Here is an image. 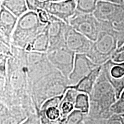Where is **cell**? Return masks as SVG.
I'll use <instances>...</instances> for the list:
<instances>
[{"label": "cell", "instance_id": "obj_27", "mask_svg": "<svg viewBox=\"0 0 124 124\" xmlns=\"http://www.w3.org/2000/svg\"><path fill=\"white\" fill-rule=\"evenodd\" d=\"M48 120V119H47ZM47 124H62L59 121H49L48 120Z\"/></svg>", "mask_w": 124, "mask_h": 124}, {"label": "cell", "instance_id": "obj_29", "mask_svg": "<svg viewBox=\"0 0 124 124\" xmlns=\"http://www.w3.org/2000/svg\"><path fill=\"white\" fill-rule=\"evenodd\" d=\"M40 1H42V2H43V1H47V0H40Z\"/></svg>", "mask_w": 124, "mask_h": 124}, {"label": "cell", "instance_id": "obj_13", "mask_svg": "<svg viewBox=\"0 0 124 124\" xmlns=\"http://www.w3.org/2000/svg\"><path fill=\"white\" fill-rule=\"evenodd\" d=\"M75 89H70L67 92L65 97L62 100L60 104V110L62 117H66L69 115L75 108V103L77 96L78 94Z\"/></svg>", "mask_w": 124, "mask_h": 124}, {"label": "cell", "instance_id": "obj_19", "mask_svg": "<svg viewBox=\"0 0 124 124\" xmlns=\"http://www.w3.org/2000/svg\"><path fill=\"white\" fill-rule=\"evenodd\" d=\"M83 114L78 110L72 111L67 117L64 124H80L83 119Z\"/></svg>", "mask_w": 124, "mask_h": 124}, {"label": "cell", "instance_id": "obj_28", "mask_svg": "<svg viewBox=\"0 0 124 124\" xmlns=\"http://www.w3.org/2000/svg\"><path fill=\"white\" fill-rule=\"evenodd\" d=\"M49 1H54V2H56V1H66V0H48Z\"/></svg>", "mask_w": 124, "mask_h": 124}, {"label": "cell", "instance_id": "obj_7", "mask_svg": "<svg viewBox=\"0 0 124 124\" xmlns=\"http://www.w3.org/2000/svg\"><path fill=\"white\" fill-rule=\"evenodd\" d=\"M65 46L75 54H86L90 49L93 41L69 24L64 38Z\"/></svg>", "mask_w": 124, "mask_h": 124}, {"label": "cell", "instance_id": "obj_14", "mask_svg": "<svg viewBox=\"0 0 124 124\" xmlns=\"http://www.w3.org/2000/svg\"><path fill=\"white\" fill-rule=\"evenodd\" d=\"M1 5L18 18L29 11L26 0H2Z\"/></svg>", "mask_w": 124, "mask_h": 124}, {"label": "cell", "instance_id": "obj_5", "mask_svg": "<svg viewBox=\"0 0 124 124\" xmlns=\"http://www.w3.org/2000/svg\"><path fill=\"white\" fill-rule=\"evenodd\" d=\"M40 9L69 24L70 18L77 11V0L62 1H41Z\"/></svg>", "mask_w": 124, "mask_h": 124}, {"label": "cell", "instance_id": "obj_16", "mask_svg": "<svg viewBox=\"0 0 124 124\" xmlns=\"http://www.w3.org/2000/svg\"><path fill=\"white\" fill-rule=\"evenodd\" d=\"M98 1V0H77V10L82 13L93 14Z\"/></svg>", "mask_w": 124, "mask_h": 124}, {"label": "cell", "instance_id": "obj_25", "mask_svg": "<svg viewBox=\"0 0 124 124\" xmlns=\"http://www.w3.org/2000/svg\"><path fill=\"white\" fill-rule=\"evenodd\" d=\"M26 2L29 10L36 12L39 9H40L41 1L40 0H26Z\"/></svg>", "mask_w": 124, "mask_h": 124}, {"label": "cell", "instance_id": "obj_17", "mask_svg": "<svg viewBox=\"0 0 124 124\" xmlns=\"http://www.w3.org/2000/svg\"><path fill=\"white\" fill-rule=\"evenodd\" d=\"M75 108L83 113H87L89 110V96L86 93H79L77 96Z\"/></svg>", "mask_w": 124, "mask_h": 124}, {"label": "cell", "instance_id": "obj_15", "mask_svg": "<svg viewBox=\"0 0 124 124\" xmlns=\"http://www.w3.org/2000/svg\"><path fill=\"white\" fill-rule=\"evenodd\" d=\"M114 64V63L110 59L108 60V62H107L106 63H105L104 64H103V67L106 70V75L108 80L110 82L114 90H115L116 97H117L118 100L124 90V75L121 78L118 79L114 78L111 77L110 71L111 67Z\"/></svg>", "mask_w": 124, "mask_h": 124}, {"label": "cell", "instance_id": "obj_12", "mask_svg": "<svg viewBox=\"0 0 124 124\" xmlns=\"http://www.w3.org/2000/svg\"><path fill=\"white\" fill-rule=\"evenodd\" d=\"M49 46V39L48 34V26L46 25L43 32L37 36L25 49L28 52L46 53L48 51Z\"/></svg>", "mask_w": 124, "mask_h": 124}, {"label": "cell", "instance_id": "obj_11", "mask_svg": "<svg viewBox=\"0 0 124 124\" xmlns=\"http://www.w3.org/2000/svg\"><path fill=\"white\" fill-rule=\"evenodd\" d=\"M102 68V65L97 67L89 75L79 80L77 85L71 86V88L86 94H90L92 91L93 87H94L95 82L100 75Z\"/></svg>", "mask_w": 124, "mask_h": 124}, {"label": "cell", "instance_id": "obj_2", "mask_svg": "<svg viewBox=\"0 0 124 124\" xmlns=\"http://www.w3.org/2000/svg\"><path fill=\"white\" fill-rule=\"evenodd\" d=\"M46 25L40 21L36 12L29 10L18 18L12 36V45L25 49Z\"/></svg>", "mask_w": 124, "mask_h": 124}, {"label": "cell", "instance_id": "obj_9", "mask_svg": "<svg viewBox=\"0 0 124 124\" xmlns=\"http://www.w3.org/2000/svg\"><path fill=\"white\" fill-rule=\"evenodd\" d=\"M18 18L2 5L0 7V42L12 46V36Z\"/></svg>", "mask_w": 124, "mask_h": 124}, {"label": "cell", "instance_id": "obj_10", "mask_svg": "<svg viewBox=\"0 0 124 124\" xmlns=\"http://www.w3.org/2000/svg\"><path fill=\"white\" fill-rule=\"evenodd\" d=\"M98 66H100L94 64L86 54H76L73 70L69 76L70 79L74 82H79Z\"/></svg>", "mask_w": 124, "mask_h": 124}, {"label": "cell", "instance_id": "obj_24", "mask_svg": "<svg viewBox=\"0 0 124 124\" xmlns=\"http://www.w3.org/2000/svg\"><path fill=\"white\" fill-rule=\"evenodd\" d=\"M111 60L116 64H124V50L116 51Z\"/></svg>", "mask_w": 124, "mask_h": 124}, {"label": "cell", "instance_id": "obj_23", "mask_svg": "<svg viewBox=\"0 0 124 124\" xmlns=\"http://www.w3.org/2000/svg\"><path fill=\"white\" fill-rule=\"evenodd\" d=\"M36 12L41 23L45 24H48L50 22L52 15L48 13L46 10L43 9H39Z\"/></svg>", "mask_w": 124, "mask_h": 124}, {"label": "cell", "instance_id": "obj_1", "mask_svg": "<svg viewBox=\"0 0 124 124\" xmlns=\"http://www.w3.org/2000/svg\"><path fill=\"white\" fill-rule=\"evenodd\" d=\"M100 24L98 37L86 54L88 58L97 66H102L110 60L118 49L117 35L111 23L100 21Z\"/></svg>", "mask_w": 124, "mask_h": 124}, {"label": "cell", "instance_id": "obj_22", "mask_svg": "<svg viewBox=\"0 0 124 124\" xmlns=\"http://www.w3.org/2000/svg\"><path fill=\"white\" fill-rule=\"evenodd\" d=\"M63 95L58 96V97H55L50 100H48L46 103L43 105L42 107V110L44 111L46 108H49V107H58L60 106L61 101L62 100Z\"/></svg>", "mask_w": 124, "mask_h": 124}, {"label": "cell", "instance_id": "obj_6", "mask_svg": "<svg viewBox=\"0 0 124 124\" xmlns=\"http://www.w3.org/2000/svg\"><path fill=\"white\" fill-rule=\"evenodd\" d=\"M93 15L99 21L118 22L124 18V4L98 1Z\"/></svg>", "mask_w": 124, "mask_h": 124}, {"label": "cell", "instance_id": "obj_18", "mask_svg": "<svg viewBox=\"0 0 124 124\" xmlns=\"http://www.w3.org/2000/svg\"><path fill=\"white\" fill-rule=\"evenodd\" d=\"M110 111L113 114L121 115L124 114V90L119 98L111 106Z\"/></svg>", "mask_w": 124, "mask_h": 124}, {"label": "cell", "instance_id": "obj_4", "mask_svg": "<svg viewBox=\"0 0 124 124\" xmlns=\"http://www.w3.org/2000/svg\"><path fill=\"white\" fill-rule=\"evenodd\" d=\"M46 54L54 67L65 77H69L73 70L76 54L66 46L48 51Z\"/></svg>", "mask_w": 124, "mask_h": 124}, {"label": "cell", "instance_id": "obj_21", "mask_svg": "<svg viewBox=\"0 0 124 124\" xmlns=\"http://www.w3.org/2000/svg\"><path fill=\"white\" fill-rule=\"evenodd\" d=\"M110 72L111 77L114 78H121L124 75V64L114 63L111 67Z\"/></svg>", "mask_w": 124, "mask_h": 124}, {"label": "cell", "instance_id": "obj_3", "mask_svg": "<svg viewBox=\"0 0 124 124\" xmlns=\"http://www.w3.org/2000/svg\"><path fill=\"white\" fill-rule=\"evenodd\" d=\"M69 24L93 42L95 41L98 37L100 21L93 14L82 13L77 10L70 18Z\"/></svg>", "mask_w": 124, "mask_h": 124}, {"label": "cell", "instance_id": "obj_8", "mask_svg": "<svg viewBox=\"0 0 124 124\" xmlns=\"http://www.w3.org/2000/svg\"><path fill=\"white\" fill-rule=\"evenodd\" d=\"M69 24L52 15L48 26L49 39L48 51L65 46L64 38Z\"/></svg>", "mask_w": 124, "mask_h": 124}, {"label": "cell", "instance_id": "obj_30", "mask_svg": "<svg viewBox=\"0 0 124 124\" xmlns=\"http://www.w3.org/2000/svg\"><path fill=\"white\" fill-rule=\"evenodd\" d=\"M2 1V0H1V1Z\"/></svg>", "mask_w": 124, "mask_h": 124}, {"label": "cell", "instance_id": "obj_26", "mask_svg": "<svg viewBox=\"0 0 124 124\" xmlns=\"http://www.w3.org/2000/svg\"><path fill=\"white\" fill-rule=\"evenodd\" d=\"M98 1H107V2H110L111 3H114V4L120 5L124 4V0H98Z\"/></svg>", "mask_w": 124, "mask_h": 124}, {"label": "cell", "instance_id": "obj_20", "mask_svg": "<svg viewBox=\"0 0 124 124\" xmlns=\"http://www.w3.org/2000/svg\"><path fill=\"white\" fill-rule=\"evenodd\" d=\"M46 118L49 121H56L59 118L60 110L58 107H49L44 111Z\"/></svg>", "mask_w": 124, "mask_h": 124}]
</instances>
